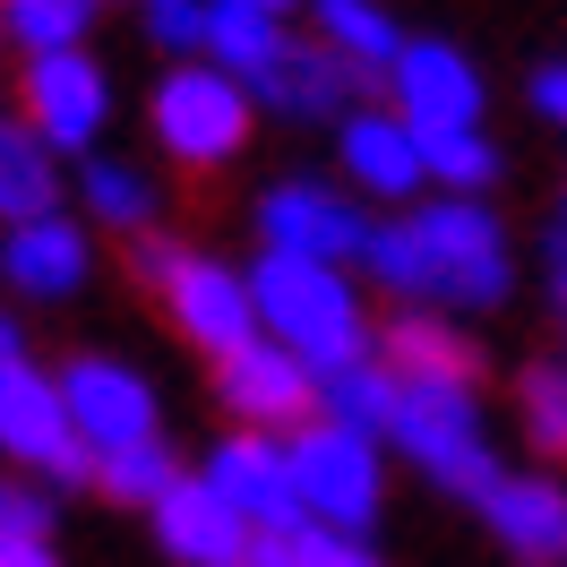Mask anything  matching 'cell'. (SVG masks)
<instances>
[{"label":"cell","mask_w":567,"mask_h":567,"mask_svg":"<svg viewBox=\"0 0 567 567\" xmlns=\"http://www.w3.org/2000/svg\"><path fill=\"white\" fill-rule=\"evenodd\" d=\"M516 404H525L533 447H542V456H567V370H533L525 388H516Z\"/></svg>","instance_id":"f1b7e54d"},{"label":"cell","mask_w":567,"mask_h":567,"mask_svg":"<svg viewBox=\"0 0 567 567\" xmlns=\"http://www.w3.org/2000/svg\"><path fill=\"white\" fill-rule=\"evenodd\" d=\"M284 464H292V498H301L310 525L370 533V516H379V439L336 430V422H310V430L284 439Z\"/></svg>","instance_id":"3957f363"},{"label":"cell","mask_w":567,"mask_h":567,"mask_svg":"<svg viewBox=\"0 0 567 567\" xmlns=\"http://www.w3.org/2000/svg\"><path fill=\"white\" fill-rule=\"evenodd\" d=\"M241 567H301V542H292V533H249Z\"/></svg>","instance_id":"836d02e7"},{"label":"cell","mask_w":567,"mask_h":567,"mask_svg":"<svg viewBox=\"0 0 567 567\" xmlns=\"http://www.w3.org/2000/svg\"><path fill=\"white\" fill-rule=\"evenodd\" d=\"M379 361H388L404 388H473L482 379V353L447 319H430V310H404V319L379 327Z\"/></svg>","instance_id":"d6986e66"},{"label":"cell","mask_w":567,"mask_h":567,"mask_svg":"<svg viewBox=\"0 0 567 567\" xmlns=\"http://www.w3.org/2000/svg\"><path fill=\"white\" fill-rule=\"evenodd\" d=\"M0 456H18L43 482H95V456H86V439L70 430L61 379L35 370V361L0 370Z\"/></svg>","instance_id":"8992f818"},{"label":"cell","mask_w":567,"mask_h":567,"mask_svg":"<svg viewBox=\"0 0 567 567\" xmlns=\"http://www.w3.org/2000/svg\"><path fill=\"white\" fill-rule=\"evenodd\" d=\"M146 9V35L164 43V52H207V0H138Z\"/></svg>","instance_id":"f546056e"},{"label":"cell","mask_w":567,"mask_h":567,"mask_svg":"<svg viewBox=\"0 0 567 567\" xmlns=\"http://www.w3.org/2000/svg\"><path fill=\"white\" fill-rule=\"evenodd\" d=\"M388 95L422 138H464V130H482V70L439 35L404 43V61L388 70Z\"/></svg>","instance_id":"30bf717a"},{"label":"cell","mask_w":567,"mask_h":567,"mask_svg":"<svg viewBox=\"0 0 567 567\" xmlns=\"http://www.w3.org/2000/svg\"><path fill=\"white\" fill-rule=\"evenodd\" d=\"M344 86H353V70H344L327 43H292L258 95H267L276 112H292V121H344V112H353V95H344Z\"/></svg>","instance_id":"44dd1931"},{"label":"cell","mask_w":567,"mask_h":567,"mask_svg":"<svg viewBox=\"0 0 567 567\" xmlns=\"http://www.w3.org/2000/svg\"><path fill=\"white\" fill-rule=\"evenodd\" d=\"M292 542H301V567H379V559H370V542H361V533H327V525H301Z\"/></svg>","instance_id":"1f68e13d"},{"label":"cell","mask_w":567,"mask_h":567,"mask_svg":"<svg viewBox=\"0 0 567 567\" xmlns=\"http://www.w3.org/2000/svg\"><path fill=\"white\" fill-rule=\"evenodd\" d=\"M422 164H430V181H439V198H482L498 181V155H491L482 130H464V138H422Z\"/></svg>","instance_id":"83f0119b"},{"label":"cell","mask_w":567,"mask_h":567,"mask_svg":"<svg viewBox=\"0 0 567 567\" xmlns=\"http://www.w3.org/2000/svg\"><path fill=\"white\" fill-rule=\"evenodd\" d=\"M78 198H86V215H95V224L130 233V241H146V233H155V181H146L138 164H121V155H86Z\"/></svg>","instance_id":"cb8c5ba5"},{"label":"cell","mask_w":567,"mask_h":567,"mask_svg":"<svg viewBox=\"0 0 567 567\" xmlns=\"http://www.w3.org/2000/svg\"><path fill=\"white\" fill-rule=\"evenodd\" d=\"M0 35H9V27H0Z\"/></svg>","instance_id":"ab89813d"},{"label":"cell","mask_w":567,"mask_h":567,"mask_svg":"<svg viewBox=\"0 0 567 567\" xmlns=\"http://www.w3.org/2000/svg\"><path fill=\"white\" fill-rule=\"evenodd\" d=\"M112 121V78L86 61V52H43L27 61V130H35L52 155H86Z\"/></svg>","instance_id":"7c38bea8"},{"label":"cell","mask_w":567,"mask_h":567,"mask_svg":"<svg viewBox=\"0 0 567 567\" xmlns=\"http://www.w3.org/2000/svg\"><path fill=\"white\" fill-rule=\"evenodd\" d=\"M61 215V155L27 130V121H0V224H43Z\"/></svg>","instance_id":"ffe728a7"},{"label":"cell","mask_w":567,"mask_h":567,"mask_svg":"<svg viewBox=\"0 0 567 567\" xmlns=\"http://www.w3.org/2000/svg\"><path fill=\"white\" fill-rule=\"evenodd\" d=\"M559 241H567V189H559Z\"/></svg>","instance_id":"f35d334b"},{"label":"cell","mask_w":567,"mask_h":567,"mask_svg":"<svg viewBox=\"0 0 567 567\" xmlns=\"http://www.w3.org/2000/svg\"><path fill=\"white\" fill-rule=\"evenodd\" d=\"M559 370H567V361H559Z\"/></svg>","instance_id":"60d3db41"},{"label":"cell","mask_w":567,"mask_h":567,"mask_svg":"<svg viewBox=\"0 0 567 567\" xmlns=\"http://www.w3.org/2000/svg\"><path fill=\"white\" fill-rule=\"evenodd\" d=\"M258 9H267V18H284V9H301V0H258Z\"/></svg>","instance_id":"74e56055"},{"label":"cell","mask_w":567,"mask_h":567,"mask_svg":"<svg viewBox=\"0 0 567 567\" xmlns=\"http://www.w3.org/2000/svg\"><path fill=\"white\" fill-rule=\"evenodd\" d=\"M388 439L422 464L439 491H464V498L498 491V447H491V430H482V395L473 388H404Z\"/></svg>","instance_id":"7a4b0ae2"},{"label":"cell","mask_w":567,"mask_h":567,"mask_svg":"<svg viewBox=\"0 0 567 567\" xmlns=\"http://www.w3.org/2000/svg\"><path fill=\"white\" fill-rule=\"evenodd\" d=\"M18 361H27V336H18V319L0 310V370H18Z\"/></svg>","instance_id":"d590c367"},{"label":"cell","mask_w":567,"mask_h":567,"mask_svg":"<svg viewBox=\"0 0 567 567\" xmlns=\"http://www.w3.org/2000/svg\"><path fill=\"white\" fill-rule=\"evenodd\" d=\"M146 516H155V542H164L181 567H241L249 559V525L198 482V473H181Z\"/></svg>","instance_id":"9a60e30c"},{"label":"cell","mask_w":567,"mask_h":567,"mask_svg":"<svg viewBox=\"0 0 567 567\" xmlns=\"http://www.w3.org/2000/svg\"><path fill=\"white\" fill-rule=\"evenodd\" d=\"M353 267L379 284V292H404L413 310L439 301V276H430V249H422V233H413V215H404V224H370V241H361Z\"/></svg>","instance_id":"d4e9b609"},{"label":"cell","mask_w":567,"mask_h":567,"mask_svg":"<svg viewBox=\"0 0 567 567\" xmlns=\"http://www.w3.org/2000/svg\"><path fill=\"white\" fill-rule=\"evenodd\" d=\"M310 18H319V43L353 78H388L404 61V35H395V18L379 0H310Z\"/></svg>","instance_id":"7402d4cb"},{"label":"cell","mask_w":567,"mask_h":567,"mask_svg":"<svg viewBox=\"0 0 567 567\" xmlns=\"http://www.w3.org/2000/svg\"><path fill=\"white\" fill-rule=\"evenodd\" d=\"M395 404H404V379H395L379 353L353 361V370H336V379H319V422L361 430V439H388V430H395Z\"/></svg>","instance_id":"603a6c76"},{"label":"cell","mask_w":567,"mask_h":567,"mask_svg":"<svg viewBox=\"0 0 567 567\" xmlns=\"http://www.w3.org/2000/svg\"><path fill=\"white\" fill-rule=\"evenodd\" d=\"M146 121H155L164 155H181V164L207 173V164H224V155H241V138H249V86H233V78L207 70V61H181V70H164Z\"/></svg>","instance_id":"277c9868"},{"label":"cell","mask_w":567,"mask_h":567,"mask_svg":"<svg viewBox=\"0 0 567 567\" xmlns=\"http://www.w3.org/2000/svg\"><path fill=\"white\" fill-rule=\"evenodd\" d=\"M413 233H422V249H430L439 301H456V310L507 301V224H498L482 198H439V207L413 215Z\"/></svg>","instance_id":"5b68a950"},{"label":"cell","mask_w":567,"mask_h":567,"mask_svg":"<svg viewBox=\"0 0 567 567\" xmlns=\"http://www.w3.org/2000/svg\"><path fill=\"white\" fill-rule=\"evenodd\" d=\"M86 267H95V249H86V224H70V215L18 224L0 241V284L27 292V301H70L78 284H86Z\"/></svg>","instance_id":"2e32d148"},{"label":"cell","mask_w":567,"mask_h":567,"mask_svg":"<svg viewBox=\"0 0 567 567\" xmlns=\"http://www.w3.org/2000/svg\"><path fill=\"white\" fill-rule=\"evenodd\" d=\"M550 284H559V301H567V241L550 233Z\"/></svg>","instance_id":"8d00e7d4"},{"label":"cell","mask_w":567,"mask_h":567,"mask_svg":"<svg viewBox=\"0 0 567 567\" xmlns=\"http://www.w3.org/2000/svg\"><path fill=\"white\" fill-rule=\"evenodd\" d=\"M258 233L276 258H310V267H353L370 241V215L353 198H336L327 181H276L258 198Z\"/></svg>","instance_id":"ba28073f"},{"label":"cell","mask_w":567,"mask_h":567,"mask_svg":"<svg viewBox=\"0 0 567 567\" xmlns=\"http://www.w3.org/2000/svg\"><path fill=\"white\" fill-rule=\"evenodd\" d=\"M61 404H70V430L86 439V456H121V447L164 439L155 430V388L112 353H78L61 370Z\"/></svg>","instance_id":"52a82bcc"},{"label":"cell","mask_w":567,"mask_h":567,"mask_svg":"<svg viewBox=\"0 0 567 567\" xmlns=\"http://www.w3.org/2000/svg\"><path fill=\"white\" fill-rule=\"evenodd\" d=\"M198 482H207L249 533H301V498H292V464H284V439H258V430H233L207 464H198Z\"/></svg>","instance_id":"8fae6325"},{"label":"cell","mask_w":567,"mask_h":567,"mask_svg":"<svg viewBox=\"0 0 567 567\" xmlns=\"http://www.w3.org/2000/svg\"><path fill=\"white\" fill-rule=\"evenodd\" d=\"M0 533H27V542H52V498L35 482H0Z\"/></svg>","instance_id":"4dcf8cb0"},{"label":"cell","mask_w":567,"mask_h":567,"mask_svg":"<svg viewBox=\"0 0 567 567\" xmlns=\"http://www.w3.org/2000/svg\"><path fill=\"white\" fill-rule=\"evenodd\" d=\"M86 18H95V0H9V9H0L9 43H27V61H43V52H86Z\"/></svg>","instance_id":"484cf974"},{"label":"cell","mask_w":567,"mask_h":567,"mask_svg":"<svg viewBox=\"0 0 567 567\" xmlns=\"http://www.w3.org/2000/svg\"><path fill=\"white\" fill-rule=\"evenodd\" d=\"M482 516H491V533L516 559H533V567L567 559V491L550 473H498V491L482 498Z\"/></svg>","instance_id":"e0dca14e"},{"label":"cell","mask_w":567,"mask_h":567,"mask_svg":"<svg viewBox=\"0 0 567 567\" xmlns=\"http://www.w3.org/2000/svg\"><path fill=\"white\" fill-rule=\"evenodd\" d=\"M292 52L284 35V18H267L258 0H207V70H224L233 86H249V104H258V86L276 78V61Z\"/></svg>","instance_id":"ac0fdd59"},{"label":"cell","mask_w":567,"mask_h":567,"mask_svg":"<svg viewBox=\"0 0 567 567\" xmlns=\"http://www.w3.org/2000/svg\"><path fill=\"white\" fill-rule=\"evenodd\" d=\"M215 395H224V413H233V422H249L258 439L319 422V379L284 353V344H267V336H258L249 353L215 361Z\"/></svg>","instance_id":"4fadbf2b"},{"label":"cell","mask_w":567,"mask_h":567,"mask_svg":"<svg viewBox=\"0 0 567 567\" xmlns=\"http://www.w3.org/2000/svg\"><path fill=\"white\" fill-rule=\"evenodd\" d=\"M249 301H258V336L284 344L310 379H336L353 361L379 353V336L361 319V292L344 267H310V258H258L249 267Z\"/></svg>","instance_id":"6da1fadb"},{"label":"cell","mask_w":567,"mask_h":567,"mask_svg":"<svg viewBox=\"0 0 567 567\" xmlns=\"http://www.w3.org/2000/svg\"><path fill=\"white\" fill-rule=\"evenodd\" d=\"M181 482V464L164 439H146V447H121V456H95V491L104 498H130V507H155V498Z\"/></svg>","instance_id":"4316f807"},{"label":"cell","mask_w":567,"mask_h":567,"mask_svg":"<svg viewBox=\"0 0 567 567\" xmlns=\"http://www.w3.org/2000/svg\"><path fill=\"white\" fill-rule=\"evenodd\" d=\"M336 155H344V173H353L370 198H413V189L430 181L422 130H413L395 104H353L344 121H336Z\"/></svg>","instance_id":"5bb4252c"},{"label":"cell","mask_w":567,"mask_h":567,"mask_svg":"<svg viewBox=\"0 0 567 567\" xmlns=\"http://www.w3.org/2000/svg\"><path fill=\"white\" fill-rule=\"evenodd\" d=\"M164 292V310H173V327L198 344V353L233 361L258 344V301H249V276H233V267H215V258H198V249H181L173 276L155 284Z\"/></svg>","instance_id":"9c48e42d"},{"label":"cell","mask_w":567,"mask_h":567,"mask_svg":"<svg viewBox=\"0 0 567 567\" xmlns=\"http://www.w3.org/2000/svg\"><path fill=\"white\" fill-rule=\"evenodd\" d=\"M0 567H61L52 542H27V533H0Z\"/></svg>","instance_id":"e575fe53"},{"label":"cell","mask_w":567,"mask_h":567,"mask_svg":"<svg viewBox=\"0 0 567 567\" xmlns=\"http://www.w3.org/2000/svg\"><path fill=\"white\" fill-rule=\"evenodd\" d=\"M533 112H542V121H559V130H567V61H550V70H533Z\"/></svg>","instance_id":"d6a6232c"}]
</instances>
